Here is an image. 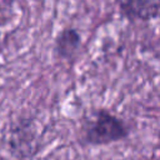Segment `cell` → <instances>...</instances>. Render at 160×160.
Masks as SVG:
<instances>
[{
    "label": "cell",
    "mask_w": 160,
    "mask_h": 160,
    "mask_svg": "<svg viewBox=\"0 0 160 160\" xmlns=\"http://www.w3.org/2000/svg\"><path fill=\"white\" fill-rule=\"evenodd\" d=\"M80 45V36L74 29H65L61 31L55 41V50L60 58H71Z\"/></svg>",
    "instance_id": "cell-3"
},
{
    "label": "cell",
    "mask_w": 160,
    "mask_h": 160,
    "mask_svg": "<svg viewBox=\"0 0 160 160\" xmlns=\"http://www.w3.org/2000/svg\"><path fill=\"white\" fill-rule=\"evenodd\" d=\"M128 136L125 124L106 110L96 111L95 116L86 122L84 140L90 145H106L122 140Z\"/></svg>",
    "instance_id": "cell-1"
},
{
    "label": "cell",
    "mask_w": 160,
    "mask_h": 160,
    "mask_svg": "<svg viewBox=\"0 0 160 160\" xmlns=\"http://www.w3.org/2000/svg\"><path fill=\"white\" fill-rule=\"evenodd\" d=\"M120 8L129 18L151 20L159 14V0H120Z\"/></svg>",
    "instance_id": "cell-2"
}]
</instances>
